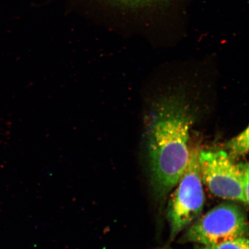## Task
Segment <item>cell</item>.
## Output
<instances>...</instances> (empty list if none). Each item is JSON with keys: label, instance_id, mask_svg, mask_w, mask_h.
<instances>
[{"label": "cell", "instance_id": "obj_6", "mask_svg": "<svg viewBox=\"0 0 249 249\" xmlns=\"http://www.w3.org/2000/svg\"><path fill=\"white\" fill-rule=\"evenodd\" d=\"M195 249H249L248 239L243 236L213 245H200Z\"/></svg>", "mask_w": 249, "mask_h": 249}, {"label": "cell", "instance_id": "obj_3", "mask_svg": "<svg viewBox=\"0 0 249 249\" xmlns=\"http://www.w3.org/2000/svg\"><path fill=\"white\" fill-rule=\"evenodd\" d=\"M248 232L244 210L238 205H217L189 227L181 239L183 242L213 245L243 237Z\"/></svg>", "mask_w": 249, "mask_h": 249}, {"label": "cell", "instance_id": "obj_8", "mask_svg": "<svg viewBox=\"0 0 249 249\" xmlns=\"http://www.w3.org/2000/svg\"><path fill=\"white\" fill-rule=\"evenodd\" d=\"M243 190L246 198L249 200V164L245 168L244 178H243Z\"/></svg>", "mask_w": 249, "mask_h": 249}, {"label": "cell", "instance_id": "obj_1", "mask_svg": "<svg viewBox=\"0 0 249 249\" xmlns=\"http://www.w3.org/2000/svg\"><path fill=\"white\" fill-rule=\"evenodd\" d=\"M193 120L189 105L180 95L167 96L152 107L147 129V147L152 178L161 196L178 184L188 166Z\"/></svg>", "mask_w": 249, "mask_h": 249}, {"label": "cell", "instance_id": "obj_5", "mask_svg": "<svg viewBox=\"0 0 249 249\" xmlns=\"http://www.w3.org/2000/svg\"><path fill=\"white\" fill-rule=\"evenodd\" d=\"M229 155L232 157H243L249 151V129L247 128L240 135L235 137L227 144Z\"/></svg>", "mask_w": 249, "mask_h": 249}, {"label": "cell", "instance_id": "obj_4", "mask_svg": "<svg viewBox=\"0 0 249 249\" xmlns=\"http://www.w3.org/2000/svg\"><path fill=\"white\" fill-rule=\"evenodd\" d=\"M198 163L202 183L212 194L230 201L249 200L243 190V178L247 163L235 164L224 151H199Z\"/></svg>", "mask_w": 249, "mask_h": 249}, {"label": "cell", "instance_id": "obj_2", "mask_svg": "<svg viewBox=\"0 0 249 249\" xmlns=\"http://www.w3.org/2000/svg\"><path fill=\"white\" fill-rule=\"evenodd\" d=\"M199 151L193 149L188 166L174 192L167 208L171 238L191 225L203 210L205 195L198 163Z\"/></svg>", "mask_w": 249, "mask_h": 249}, {"label": "cell", "instance_id": "obj_7", "mask_svg": "<svg viewBox=\"0 0 249 249\" xmlns=\"http://www.w3.org/2000/svg\"><path fill=\"white\" fill-rule=\"evenodd\" d=\"M110 1L121 7L139 8L161 4L167 1L168 0H110Z\"/></svg>", "mask_w": 249, "mask_h": 249}]
</instances>
